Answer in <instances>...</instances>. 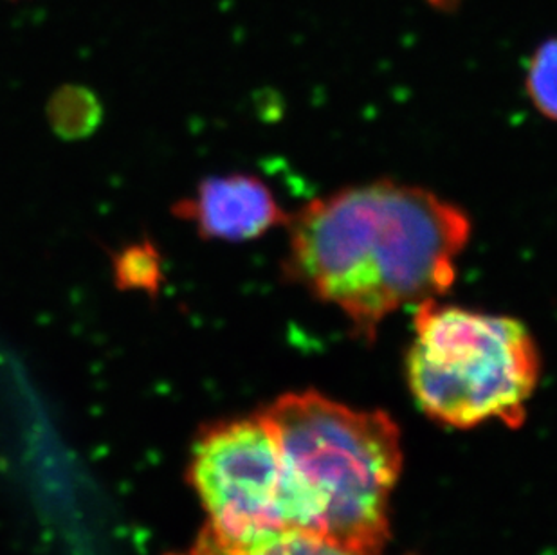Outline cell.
<instances>
[{
	"label": "cell",
	"instance_id": "2",
	"mask_svg": "<svg viewBox=\"0 0 557 555\" xmlns=\"http://www.w3.org/2000/svg\"><path fill=\"white\" fill-rule=\"evenodd\" d=\"M260 417L278 442L307 534L381 555L403 471L395 420L314 390L285 393Z\"/></svg>",
	"mask_w": 557,
	"mask_h": 555
},
{
	"label": "cell",
	"instance_id": "3",
	"mask_svg": "<svg viewBox=\"0 0 557 555\" xmlns=\"http://www.w3.org/2000/svg\"><path fill=\"white\" fill-rule=\"evenodd\" d=\"M406 381L438 424L471 430L491 420L525 422L542 378L536 340L520 320L426 299L417 305Z\"/></svg>",
	"mask_w": 557,
	"mask_h": 555
},
{
	"label": "cell",
	"instance_id": "1",
	"mask_svg": "<svg viewBox=\"0 0 557 555\" xmlns=\"http://www.w3.org/2000/svg\"><path fill=\"white\" fill-rule=\"evenodd\" d=\"M287 227L285 280L336 307L367 343L388 316L449 291L471 238L466 211L394 181L312 200Z\"/></svg>",
	"mask_w": 557,
	"mask_h": 555
},
{
	"label": "cell",
	"instance_id": "4",
	"mask_svg": "<svg viewBox=\"0 0 557 555\" xmlns=\"http://www.w3.org/2000/svg\"><path fill=\"white\" fill-rule=\"evenodd\" d=\"M189 480L216 540L251 548L306 532L273 431L260 414L211 425L195 445Z\"/></svg>",
	"mask_w": 557,
	"mask_h": 555
},
{
	"label": "cell",
	"instance_id": "8",
	"mask_svg": "<svg viewBox=\"0 0 557 555\" xmlns=\"http://www.w3.org/2000/svg\"><path fill=\"white\" fill-rule=\"evenodd\" d=\"M48 118L59 136L78 139L100 125L101 107L90 90L62 87L49 100Z\"/></svg>",
	"mask_w": 557,
	"mask_h": 555
},
{
	"label": "cell",
	"instance_id": "6",
	"mask_svg": "<svg viewBox=\"0 0 557 555\" xmlns=\"http://www.w3.org/2000/svg\"><path fill=\"white\" fill-rule=\"evenodd\" d=\"M111 268L114 287L122 293H143L158 299L166 282L163 252L148 236L112 251Z\"/></svg>",
	"mask_w": 557,
	"mask_h": 555
},
{
	"label": "cell",
	"instance_id": "7",
	"mask_svg": "<svg viewBox=\"0 0 557 555\" xmlns=\"http://www.w3.org/2000/svg\"><path fill=\"white\" fill-rule=\"evenodd\" d=\"M172 555H377L369 552L354 551L348 546L339 545L334 541L325 540L320 535L307 532H290L280 535L276 540L268 541L263 545L251 548H233L224 545L211 534L210 530L202 529L199 538L188 551Z\"/></svg>",
	"mask_w": 557,
	"mask_h": 555
},
{
	"label": "cell",
	"instance_id": "5",
	"mask_svg": "<svg viewBox=\"0 0 557 555\" xmlns=\"http://www.w3.org/2000/svg\"><path fill=\"white\" fill-rule=\"evenodd\" d=\"M170 211L194 225L202 240L233 244L260 238L289 221L268 184L249 173L202 178L194 195L175 200Z\"/></svg>",
	"mask_w": 557,
	"mask_h": 555
},
{
	"label": "cell",
	"instance_id": "9",
	"mask_svg": "<svg viewBox=\"0 0 557 555\" xmlns=\"http://www.w3.org/2000/svg\"><path fill=\"white\" fill-rule=\"evenodd\" d=\"M527 92L537 111L557 121V38L542 44L532 54L527 71Z\"/></svg>",
	"mask_w": 557,
	"mask_h": 555
}]
</instances>
